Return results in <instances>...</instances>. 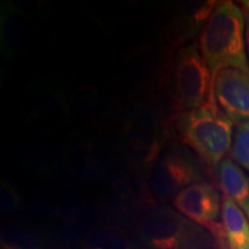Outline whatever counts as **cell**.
I'll list each match as a JSON object with an SVG mask.
<instances>
[{"label": "cell", "instance_id": "obj_1", "mask_svg": "<svg viewBox=\"0 0 249 249\" xmlns=\"http://www.w3.org/2000/svg\"><path fill=\"white\" fill-rule=\"evenodd\" d=\"M245 15L235 2H217L201 31L198 49L213 77L225 68L249 71Z\"/></svg>", "mask_w": 249, "mask_h": 249}, {"label": "cell", "instance_id": "obj_2", "mask_svg": "<svg viewBox=\"0 0 249 249\" xmlns=\"http://www.w3.org/2000/svg\"><path fill=\"white\" fill-rule=\"evenodd\" d=\"M180 138L210 166L217 167L231 151L234 123L218 107L214 97L200 108L180 112Z\"/></svg>", "mask_w": 249, "mask_h": 249}, {"label": "cell", "instance_id": "obj_3", "mask_svg": "<svg viewBox=\"0 0 249 249\" xmlns=\"http://www.w3.org/2000/svg\"><path fill=\"white\" fill-rule=\"evenodd\" d=\"M174 89L180 112L200 108L213 96V75L195 44L182 46L177 51Z\"/></svg>", "mask_w": 249, "mask_h": 249}, {"label": "cell", "instance_id": "obj_4", "mask_svg": "<svg viewBox=\"0 0 249 249\" xmlns=\"http://www.w3.org/2000/svg\"><path fill=\"white\" fill-rule=\"evenodd\" d=\"M173 205L193 222L224 238L223 225L218 222L222 216L223 195L213 183L197 182L186 186L176 195Z\"/></svg>", "mask_w": 249, "mask_h": 249}, {"label": "cell", "instance_id": "obj_5", "mask_svg": "<svg viewBox=\"0 0 249 249\" xmlns=\"http://www.w3.org/2000/svg\"><path fill=\"white\" fill-rule=\"evenodd\" d=\"M213 97L218 107L233 123L249 121V71H220L213 77Z\"/></svg>", "mask_w": 249, "mask_h": 249}, {"label": "cell", "instance_id": "obj_6", "mask_svg": "<svg viewBox=\"0 0 249 249\" xmlns=\"http://www.w3.org/2000/svg\"><path fill=\"white\" fill-rule=\"evenodd\" d=\"M216 170L223 194L231 197L249 219V176L229 157L224 158Z\"/></svg>", "mask_w": 249, "mask_h": 249}, {"label": "cell", "instance_id": "obj_7", "mask_svg": "<svg viewBox=\"0 0 249 249\" xmlns=\"http://www.w3.org/2000/svg\"><path fill=\"white\" fill-rule=\"evenodd\" d=\"M222 225L229 249H249V222L241 208L223 194Z\"/></svg>", "mask_w": 249, "mask_h": 249}, {"label": "cell", "instance_id": "obj_8", "mask_svg": "<svg viewBox=\"0 0 249 249\" xmlns=\"http://www.w3.org/2000/svg\"><path fill=\"white\" fill-rule=\"evenodd\" d=\"M230 154L232 160L249 173V121L236 124Z\"/></svg>", "mask_w": 249, "mask_h": 249}, {"label": "cell", "instance_id": "obj_9", "mask_svg": "<svg viewBox=\"0 0 249 249\" xmlns=\"http://www.w3.org/2000/svg\"><path fill=\"white\" fill-rule=\"evenodd\" d=\"M242 12L245 15V26H246V49H247L248 61H249V1H240Z\"/></svg>", "mask_w": 249, "mask_h": 249}]
</instances>
